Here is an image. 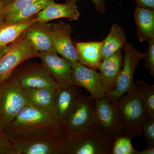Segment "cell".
<instances>
[{
    "instance_id": "cell-22",
    "label": "cell",
    "mask_w": 154,
    "mask_h": 154,
    "mask_svg": "<svg viewBox=\"0 0 154 154\" xmlns=\"http://www.w3.org/2000/svg\"><path fill=\"white\" fill-rule=\"evenodd\" d=\"M23 35L38 52L54 48L49 36L37 22L25 30Z\"/></svg>"
},
{
    "instance_id": "cell-35",
    "label": "cell",
    "mask_w": 154,
    "mask_h": 154,
    "mask_svg": "<svg viewBox=\"0 0 154 154\" xmlns=\"http://www.w3.org/2000/svg\"><path fill=\"white\" fill-rule=\"evenodd\" d=\"M2 1L5 7L8 5H9L11 4V3L13 2L15 0H2Z\"/></svg>"
},
{
    "instance_id": "cell-21",
    "label": "cell",
    "mask_w": 154,
    "mask_h": 154,
    "mask_svg": "<svg viewBox=\"0 0 154 154\" xmlns=\"http://www.w3.org/2000/svg\"><path fill=\"white\" fill-rule=\"evenodd\" d=\"M35 17L20 23L11 24L3 23L0 27V48L12 44L25 30L36 23Z\"/></svg>"
},
{
    "instance_id": "cell-16",
    "label": "cell",
    "mask_w": 154,
    "mask_h": 154,
    "mask_svg": "<svg viewBox=\"0 0 154 154\" xmlns=\"http://www.w3.org/2000/svg\"><path fill=\"white\" fill-rule=\"evenodd\" d=\"M77 2V0H67L63 4H57L54 2L36 15V22L45 23L61 18H66L70 21H77L80 16Z\"/></svg>"
},
{
    "instance_id": "cell-18",
    "label": "cell",
    "mask_w": 154,
    "mask_h": 154,
    "mask_svg": "<svg viewBox=\"0 0 154 154\" xmlns=\"http://www.w3.org/2000/svg\"><path fill=\"white\" fill-rule=\"evenodd\" d=\"M79 61L86 66L97 69L101 62L102 41L75 42Z\"/></svg>"
},
{
    "instance_id": "cell-34",
    "label": "cell",
    "mask_w": 154,
    "mask_h": 154,
    "mask_svg": "<svg viewBox=\"0 0 154 154\" xmlns=\"http://www.w3.org/2000/svg\"><path fill=\"white\" fill-rule=\"evenodd\" d=\"M11 44L9 45H8V46H5V47L1 48H0V58L2 57L8 50L10 46H11Z\"/></svg>"
},
{
    "instance_id": "cell-31",
    "label": "cell",
    "mask_w": 154,
    "mask_h": 154,
    "mask_svg": "<svg viewBox=\"0 0 154 154\" xmlns=\"http://www.w3.org/2000/svg\"><path fill=\"white\" fill-rule=\"evenodd\" d=\"M95 5V9L97 12L104 14L106 11L105 0H91Z\"/></svg>"
},
{
    "instance_id": "cell-2",
    "label": "cell",
    "mask_w": 154,
    "mask_h": 154,
    "mask_svg": "<svg viewBox=\"0 0 154 154\" xmlns=\"http://www.w3.org/2000/svg\"><path fill=\"white\" fill-rule=\"evenodd\" d=\"M114 142L94 123L73 137L65 134L63 154H111Z\"/></svg>"
},
{
    "instance_id": "cell-28",
    "label": "cell",
    "mask_w": 154,
    "mask_h": 154,
    "mask_svg": "<svg viewBox=\"0 0 154 154\" xmlns=\"http://www.w3.org/2000/svg\"><path fill=\"white\" fill-rule=\"evenodd\" d=\"M149 47L145 53L143 59L145 61V67L148 70L149 72L154 77V38L148 42Z\"/></svg>"
},
{
    "instance_id": "cell-3",
    "label": "cell",
    "mask_w": 154,
    "mask_h": 154,
    "mask_svg": "<svg viewBox=\"0 0 154 154\" xmlns=\"http://www.w3.org/2000/svg\"><path fill=\"white\" fill-rule=\"evenodd\" d=\"M65 134L61 127L25 137L10 139L16 154H63Z\"/></svg>"
},
{
    "instance_id": "cell-15",
    "label": "cell",
    "mask_w": 154,
    "mask_h": 154,
    "mask_svg": "<svg viewBox=\"0 0 154 154\" xmlns=\"http://www.w3.org/2000/svg\"><path fill=\"white\" fill-rule=\"evenodd\" d=\"M123 63V56L121 51L100 63L97 69L106 95L116 88Z\"/></svg>"
},
{
    "instance_id": "cell-1",
    "label": "cell",
    "mask_w": 154,
    "mask_h": 154,
    "mask_svg": "<svg viewBox=\"0 0 154 154\" xmlns=\"http://www.w3.org/2000/svg\"><path fill=\"white\" fill-rule=\"evenodd\" d=\"M60 125L54 116L28 103L3 132L10 139L30 136Z\"/></svg>"
},
{
    "instance_id": "cell-26",
    "label": "cell",
    "mask_w": 154,
    "mask_h": 154,
    "mask_svg": "<svg viewBox=\"0 0 154 154\" xmlns=\"http://www.w3.org/2000/svg\"><path fill=\"white\" fill-rule=\"evenodd\" d=\"M39 1L40 0H15L8 5L5 7L3 13L4 21L14 16L22 9Z\"/></svg>"
},
{
    "instance_id": "cell-17",
    "label": "cell",
    "mask_w": 154,
    "mask_h": 154,
    "mask_svg": "<svg viewBox=\"0 0 154 154\" xmlns=\"http://www.w3.org/2000/svg\"><path fill=\"white\" fill-rule=\"evenodd\" d=\"M56 90L46 88L23 89L29 103L53 116L54 96Z\"/></svg>"
},
{
    "instance_id": "cell-25",
    "label": "cell",
    "mask_w": 154,
    "mask_h": 154,
    "mask_svg": "<svg viewBox=\"0 0 154 154\" xmlns=\"http://www.w3.org/2000/svg\"><path fill=\"white\" fill-rule=\"evenodd\" d=\"M131 139L122 136L114 141L111 154H136L137 151L133 146Z\"/></svg>"
},
{
    "instance_id": "cell-30",
    "label": "cell",
    "mask_w": 154,
    "mask_h": 154,
    "mask_svg": "<svg viewBox=\"0 0 154 154\" xmlns=\"http://www.w3.org/2000/svg\"><path fill=\"white\" fill-rule=\"evenodd\" d=\"M136 8H144L154 10V0H136Z\"/></svg>"
},
{
    "instance_id": "cell-14",
    "label": "cell",
    "mask_w": 154,
    "mask_h": 154,
    "mask_svg": "<svg viewBox=\"0 0 154 154\" xmlns=\"http://www.w3.org/2000/svg\"><path fill=\"white\" fill-rule=\"evenodd\" d=\"M83 95L80 88L74 85L56 90L54 116L60 125Z\"/></svg>"
},
{
    "instance_id": "cell-6",
    "label": "cell",
    "mask_w": 154,
    "mask_h": 154,
    "mask_svg": "<svg viewBox=\"0 0 154 154\" xmlns=\"http://www.w3.org/2000/svg\"><path fill=\"white\" fill-rule=\"evenodd\" d=\"M95 103V99L91 96H82L61 124L66 136L73 137L94 124Z\"/></svg>"
},
{
    "instance_id": "cell-33",
    "label": "cell",
    "mask_w": 154,
    "mask_h": 154,
    "mask_svg": "<svg viewBox=\"0 0 154 154\" xmlns=\"http://www.w3.org/2000/svg\"><path fill=\"white\" fill-rule=\"evenodd\" d=\"M5 6L2 0H0V25H3L4 22V11Z\"/></svg>"
},
{
    "instance_id": "cell-36",
    "label": "cell",
    "mask_w": 154,
    "mask_h": 154,
    "mask_svg": "<svg viewBox=\"0 0 154 154\" xmlns=\"http://www.w3.org/2000/svg\"><path fill=\"white\" fill-rule=\"evenodd\" d=\"M1 25H0V27H1Z\"/></svg>"
},
{
    "instance_id": "cell-32",
    "label": "cell",
    "mask_w": 154,
    "mask_h": 154,
    "mask_svg": "<svg viewBox=\"0 0 154 154\" xmlns=\"http://www.w3.org/2000/svg\"><path fill=\"white\" fill-rule=\"evenodd\" d=\"M154 147L146 146L143 150L137 151L136 154H154Z\"/></svg>"
},
{
    "instance_id": "cell-8",
    "label": "cell",
    "mask_w": 154,
    "mask_h": 154,
    "mask_svg": "<svg viewBox=\"0 0 154 154\" xmlns=\"http://www.w3.org/2000/svg\"><path fill=\"white\" fill-rule=\"evenodd\" d=\"M38 53L22 34L0 58V84L8 79L22 63L37 57Z\"/></svg>"
},
{
    "instance_id": "cell-5",
    "label": "cell",
    "mask_w": 154,
    "mask_h": 154,
    "mask_svg": "<svg viewBox=\"0 0 154 154\" xmlns=\"http://www.w3.org/2000/svg\"><path fill=\"white\" fill-rule=\"evenodd\" d=\"M29 102L14 72L0 84V130L6 128Z\"/></svg>"
},
{
    "instance_id": "cell-20",
    "label": "cell",
    "mask_w": 154,
    "mask_h": 154,
    "mask_svg": "<svg viewBox=\"0 0 154 154\" xmlns=\"http://www.w3.org/2000/svg\"><path fill=\"white\" fill-rule=\"evenodd\" d=\"M134 17L139 40L148 42L154 38V10L136 8Z\"/></svg>"
},
{
    "instance_id": "cell-19",
    "label": "cell",
    "mask_w": 154,
    "mask_h": 154,
    "mask_svg": "<svg viewBox=\"0 0 154 154\" xmlns=\"http://www.w3.org/2000/svg\"><path fill=\"white\" fill-rule=\"evenodd\" d=\"M126 43L125 33L120 25L114 23L110 33L102 41L101 61L124 48Z\"/></svg>"
},
{
    "instance_id": "cell-12",
    "label": "cell",
    "mask_w": 154,
    "mask_h": 154,
    "mask_svg": "<svg viewBox=\"0 0 154 154\" xmlns=\"http://www.w3.org/2000/svg\"><path fill=\"white\" fill-rule=\"evenodd\" d=\"M42 64L60 87L73 85L72 79L70 61L58 55L54 48L38 52Z\"/></svg>"
},
{
    "instance_id": "cell-10",
    "label": "cell",
    "mask_w": 154,
    "mask_h": 154,
    "mask_svg": "<svg viewBox=\"0 0 154 154\" xmlns=\"http://www.w3.org/2000/svg\"><path fill=\"white\" fill-rule=\"evenodd\" d=\"M95 101L94 123L101 127L113 140L124 136L116 105L106 97L95 99Z\"/></svg>"
},
{
    "instance_id": "cell-27",
    "label": "cell",
    "mask_w": 154,
    "mask_h": 154,
    "mask_svg": "<svg viewBox=\"0 0 154 154\" xmlns=\"http://www.w3.org/2000/svg\"><path fill=\"white\" fill-rule=\"evenodd\" d=\"M142 135L146 141V146L154 147V117H148L141 127Z\"/></svg>"
},
{
    "instance_id": "cell-37",
    "label": "cell",
    "mask_w": 154,
    "mask_h": 154,
    "mask_svg": "<svg viewBox=\"0 0 154 154\" xmlns=\"http://www.w3.org/2000/svg\"><path fill=\"white\" fill-rule=\"evenodd\" d=\"M77 1H79V0H77Z\"/></svg>"
},
{
    "instance_id": "cell-23",
    "label": "cell",
    "mask_w": 154,
    "mask_h": 154,
    "mask_svg": "<svg viewBox=\"0 0 154 154\" xmlns=\"http://www.w3.org/2000/svg\"><path fill=\"white\" fill-rule=\"evenodd\" d=\"M54 0H40L37 2L22 9L12 16L6 19L4 24H11L20 23L36 16L47 6L54 2Z\"/></svg>"
},
{
    "instance_id": "cell-29",
    "label": "cell",
    "mask_w": 154,
    "mask_h": 154,
    "mask_svg": "<svg viewBox=\"0 0 154 154\" xmlns=\"http://www.w3.org/2000/svg\"><path fill=\"white\" fill-rule=\"evenodd\" d=\"M0 154H16L12 142L0 130Z\"/></svg>"
},
{
    "instance_id": "cell-13",
    "label": "cell",
    "mask_w": 154,
    "mask_h": 154,
    "mask_svg": "<svg viewBox=\"0 0 154 154\" xmlns=\"http://www.w3.org/2000/svg\"><path fill=\"white\" fill-rule=\"evenodd\" d=\"M15 74L20 86L23 89L46 88L57 89L60 87L42 63L27 67Z\"/></svg>"
},
{
    "instance_id": "cell-9",
    "label": "cell",
    "mask_w": 154,
    "mask_h": 154,
    "mask_svg": "<svg viewBox=\"0 0 154 154\" xmlns=\"http://www.w3.org/2000/svg\"><path fill=\"white\" fill-rule=\"evenodd\" d=\"M49 36L58 54L70 62L79 61V55L72 38L71 26L63 22L48 23L37 22Z\"/></svg>"
},
{
    "instance_id": "cell-4",
    "label": "cell",
    "mask_w": 154,
    "mask_h": 154,
    "mask_svg": "<svg viewBox=\"0 0 154 154\" xmlns=\"http://www.w3.org/2000/svg\"><path fill=\"white\" fill-rule=\"evenodd\" d=\"M116 106L124 136L132 139L142 135L141 127L148 116L134 87L122 96Z\"/></svg>"
},
{
    "instance_id": "cell-7",
    "label": "cell",
    "mask_w": 154,
    "mask_h": 154,
    "mask_svg": "<svg viewBox=\"0 0 154 154\" xmlns=\"http://www.w3.org/2000/svg\"><path fill=\"white\" fill-rule=\"evenodd\" d=\"M124 57L121 72L115 90L106 97L115 105L125 94L134 87V75L140 61L143 59L145 53L141 52L134 48L131 43H126L124 48Z\"/></svg>"
},
{
    "instance_id": "cell-11",
    "label": "cell",
    "mask_w": 154,
    "mask_h": 154,
    "mask_svg": "<svg viewBox=\"0 0 154 154\" xmlns=\"http://www.w3.org/2000/svg\"><path fill=\"white\" fill-rule=\"evenodd\" d=\"M73 84L85 89L95 99L106 97L105 89L100 80L99 72L81 63L79 61L70 62Z\"/></svg>"
},
{
    "instance_id": "cell-24",
    "label": "cell",
    "mask_w": 154,
    "mask_h": 154,
    "mask_svg": "<svg viewBox=\"0 0 154 154\" xmlns=\"http://www.w3.org/2000/svg\"><path fill=\"white\" fill-rule=\"evenodd\" d=\"M134 88L148 117H154V85L139 80L134 83Z\"/></svg>"
}]
</instances>
